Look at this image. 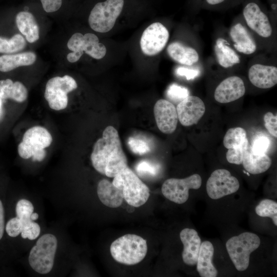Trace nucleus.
Instances as JSON below:
<instances>
[{"label":"nucleus","mask_w":277,"mask_h":277,"mask_svg":"<svg viewBox=\"0 0 277 277\" xmlns=\"http://www.w3.org/2000/svg\"><path fill=\"white\" fill-rule=\"evenodd\" d=\"M90 159L98 172L109 177H115L128 167L118 132L113 126H107L95 143Z\"/></svg>","instance_id":"1"},{"label":"nucleus","mask_w":277,"mask_h":277,"mask_svg":"<svg viewBox=\"0 0 277 277\" xmlns=\"http://www.w3.org/2000/svg\"><path fill=\"white\" fill-rule=\"evenodd\" d=\"M111 254L119 263L133 265L141 262L147 252L146 241L134 234L123 235L111 244Z\"/></svg>","instance_id":"2"},{"label":"nucleus","mask_w":277,"mask_h":277,"mask_svg":"<svg viewBox=\"0 0 277 277\" xmlns=\"http://www.w3.org/2000/svg\"><path fill=\"white\" fill-rule=\"evenodd\" d=\"M52 137L45 128L36 126L26 131L17 147L18 155L24 159L32 157L33 161L41 162L46 156L45 148L52 143Z\"/></svg>","instance_id":"3"},{"label":"nucleus","mask_w":277,"mask_h":277,"mask_svg":"<svg viewBox=\"0 0 277 277\" xmlns=\"http://www.w3.org/2000/svg\"><path fill=\"white\" fill-rule=\"evenodd\" d=\"M112 183L122 189L124 199L134 207L144 205L150 195L149 189L128 167L115 177Z\"/></svg>","instance_id":"4"},{"label":"nucleus","mask_w":277,"mask_h":277,"mask_svg":"<svg viewBox=\"0 0 277 277\" xmlns=\"http://www.w3.org/2000/svg\"><path fill=\"white\" fill-rule=\"evenodd\" d=\"M260 245V239L256 234L246 232L230 238L226 243V247L236 269L243 271L249 266L251 253Z\"/></svg>","instance_id":"5"},{"label":"nucleus","mask_w":277,"mask_h":277,"mask_svg":"<svg viewBox=\"0 0 277 277\" xmlns=\"http://www.w3.org/2000/svg\"><path fill=\"white\" fill-rule=\"evenodd\" d=\"M57 246V240L53 234L41 236L30 251L28 261L31 267L39 274L50 272L54 265Z\"/></svg>","instance_id":"6"},{"label":"nucleus","mask_w":277,"mask_h":277,"mask_svg":"<svg viewBox=\"0 0 277 277\" xmlns=\"http://www.w3.org/2000/svg\"><path fill=\"white\" fill-rule=\"evenodd\" d=\"M124 3V0H106L97 3L88 18L91 28L101 33L111 30L122 11Z\"/></svg>","instance_id":"7"},{"label":"nucleus","mask_w":277,"mask_h":277,"mask_svg":"<svg viewBox=\"0 0 277 277\" xmlns=\"http://www.w3.org/2000/svg\"><path fill=\"white\" fill-rule=\"evenodd\" d=\"M67 47L72 51L67 55V59L70 63L78 61L84 51L97 60L102 58L106 53V47L99 42L96 35L90 33L84 35L80 33L73 34L68 41Z\"/></svg>","instance_id":"8"},{"label":"nucleus","mask_w":277,"mask_h":277,"mask_svg":"<svg viewBox=\"0 0 277 277\" xmlns=\"http://www.w3.org/2000/svg\"><path fill=\"white\" fill-rule=\"evenodd\" d=\"M77 87L75 80L68 75L53 77L46 84L44 97L51 109L63 110L68 105V94Z\"/></svg>","instance_id":"9"},{"label":"nucleus","mask_w":277,"mask_h":277,"mask_svg":"<svg viewBox=\"0 0 277 277\" xmlns=\"http://www.w3.org/2000/svg\"><path fill=\"white\" fill-rule=\"evenodd\" d=\"M201 185L202 179L198 174H194L184 179L171 178L166 180L163 184L162 192L170 201L181 204L187 201L189 189H197Z\"/></svg>","instance_id":"10"},{"label":"nucleus","mask_w":277,"mask_h":277,"mask_svg":"<svg viewBox=\"0 0 277 277\" xmlns=\"http://www.w3.org/2000/svg\"><path fill=\"white\" fill-rule=\"evenodd\" d=\"M240 187L238 180L224 169L214 170L206 183V191L210 198L217 200L236 192Z\"/></svg>","instance_id":"11"},{"label":"nucleus","mask_w":277,"mask_h":277,"mask_svg":"<svg viewBox=\"0 0 277 277\" xmlns=\"http://www.w3.org/2000/svg\"><path fill=\"white\" fill-rule=\"evenodd\" d=\"M169 37L168 30L162 24L152 23L144 31L141 38L143 53L148 56L160 53L166 45Z\"/></svg>","instance_id":"12"},{"label":"nucleus","mask_w":277,"mask_h":277,"mask_svg":"<svg viewBox=\"0 0 277 277\" xmlns=\"http://www.w3.org/2000/svg\"><path fill=\"white\" fill-rule=\"evenodd\" d=\"M176 109L181 124L190 126L196 124L203 117L205 106L200 97L189 95L177 104Z\"/></svg>","instance_id":"13"},{"label":"nucleus","mask_w":277,"mask_h":277,"mask_svg":"<svg viewBox=\"0 0 277 277\" xmlns=\"http://www.w3.org/2000/svg\"><path fill=\"white\" fill-rule=\"evenodd\" d=\"M153 112L157 126L161 132L170 134L175 130L179 120L176 108L171 102L164 99L158 100Z\"/></svg>","instance_id":"14"},{"label":"nucleus","mask_w":277,"mask_h":277,"mask_svg":"<svg viewBox=\"0 0 277 277\" xmlns=\"http://www.w3.org/2000/svg\"><path fill=\"white\" fill-rule=\"evenodd\" d=\"M243 15L247 25L260 36L268 37L272 29L267 16L254 2L248 3L243 9Z\"/></svg>","instance_id":"15"},{"label":"nucleus","mask_w":277,"mask_h":277,"mask_svg":"<svg viewBox=\"0 0 277 277\" xmlns=\"http://www.w3.org/2000/svg\"><path fill=\"white\" fill-rule=\"evenodd\" d=\"M243 81L239 76H232L223 80L216 88L214 97L220 103H228L242 97L245 93Z\"/></svg>","instance_id":"16"},{"label":"nucleus","mask_w":277,"mask_h":277,"mask_svg":"<svg viewBox=\"0 0 277 277\" xmlns=\"http://www.w3.org/2000/svg\"><path fill=\"white\" fill-rule=\"evenodd\" d=\"M183 244L182 259L184 263L189 266L196 264L200 251L201 240L197 231L190 228H185L180 233Z\"/></svg>","instance_id":"17"},{"label":"nucleus","mask_w":277,"mask_h":277,"mask_svg":"<svg viewBox=\"0 0 277 277\" xmlns=\"http://www.w3.org/2000/svg\"><path fill=\"white\" fill-rule=\"evenodd\" d=\"M248 77L255 87L270 88L277 83V68L274 66L256 64L249 68Z\"/></svg>","instance_id":"18"},{"label":"nucleus","mask_w":277,"mask_h":277,"mask_svg":"<svg viewBox=\"0 0 277 277\" xmlns=\"http://www.w3.org/2000/svg\"><path fill=\"white\" fill-rule=\"evenodd\" d=\"M97 194L101 202L110 208L120 206L124 200L122 189L106 179L101 180L97 187Z\"/></svg>","instance_id":"19"},{"label":"nucleus","mask_w":277,"mask_h":277,"mask_svg":"<svg viewBox=\"0 0 277 277\" xmlns=\"http://www.w3.org/2000/svg\"><path fill=\"white\" fill-rule=\"evenodd\" d=\"M271 163V159L266 153H253L249 144L244 150L242 164L245 169L251 174H258L265 172L270 168Z\"/></svg>","instance_id":"20"},{"label":"nucleus","mask_w":277,"mask_h":277,"mask_svg":"<svg viewBox=\"0 0 277 277\" xmlns=\"http://www.w3.org/2000/svg\"><path fill=\"white\" fill-rule=\"evenodd\" d=\"M230 36L238 51L245 54H250L255 51L256 45L254 39L241 23L236 24L231 28Z\"/></svg>","instance_id":"21"},{"label":"nucleus","mask_w":277,"mask_h":277,"mask_svg":"<svg viewBox=\"0 0 277 277\" xmlns=\"http://www.w3.org/2000/svg\"><path fill=\"white\" fill-rule=\"evenodd\" d=\"M214 247L209 241H204L201 247L196 261V270L202 277H215L217 271L212 264Z\"/></svg>","instance_id":"22"},{"label":"nucleus","mask_w":277,"mask_h":277,"mask_svg":"<svg viewBox=\"0 0 277 277\" xmlns=\"http://www.w3.org/2000/svg\"><path fill=\"white\" fill-rule=\"evenodd\" d=\"M17 28L30 43L36 42L39 38V29L33 15L27 11L18 13L15 17Z\"/></svg>","instance_id":"23"},{"label":"nucleus","mask_w":277,"mask_h":277,"mask_svg":"<svg viewBox=\"0 0 277 277\" xmlns=\"http://www.w3.org/2000/svg\"><path fill=\"white\" fill-rule=\"evenodd\" d=\"M167 51L171 58L182 65L191 66L199 59V54L194 49L178 42L169 44Z\"/></svg>","instance_id":"24"},{"label":"nucleus","mask_w":277,"mask_h":277,"mask_svg":"<svg viewBox=\"0 0 277 277\" xmlns=\"http://www.w3.org/2000/svg\"><path fill=\"white\" fill-rule=\"evenodd\" d=\"M36 59L35 53L31 51L3 55L0 56V71L9 72L20 66L31 65Z\"/></svg>","instance_id":"25"},{"label":"nucleus","mask_w":277,"mask_h":277,"mask_svg":"<svg viewBox=\"0 0 277 277\" xmlns=\"http://www.w3.org/2000/svg\"><path fill=\"white\" fill-rule=\"evenodd\" d=\"M27 96V89L21 82L13 83L10 79L0 80V97L2 99H11L22 103Z\"/></svg>","instance_id":"26"},{"label":"nucleus","mask_w":277,"mask_h":277,"mask_svg":"<svg viewBox=\"0 0 277 277\" xmlns=\"http://www.w3.org/2000/svg\"><path fill=\"white\" fill-rule=\"evenodd\" d=\"M223 38H218L214 50L219 64L224 68H229L240 62L237 53L226 44Z\"/></svg>","instance_id":"27"},{"label":"nucleus","mask_w":277,"mask_h":277,"mask_svg":"<svg viewBox=\"0 0 277 277\" xmlns=\"http://www.w3.org/2000/svg\"><path fill=\"white\" fill-rule=\"evenodd\" d=\"M248 144L245 130L240 127L229 129L223 139L224 146L228 149L246 147Z\"/></svg>","instance_id":"28"},{"label":"nucleus","mask_w":277,"mask_h":277,"mask_svg":"<svg viewBox=\"0 0 277 277\" xmlns=\"http://www.w3.org/2000/svg\"><path fill=\"white\" fill-rule=\"evenodd\" d=\"M33 210L34 207L30 201L26 199H21L17 202L15 212L16 216L22 223V231L36 223L31 219V215L33 212Z\"/></svg>","instance_id":"29"},{"label":"nucleus","mask_w":277,"mask_h":277,"mask_svg":"<svg viewBox=\"0 0 277 277\" xmlns=\"http://www.w3.org/2000/svg\"><path fill=\"white\" fill-rule=\"evenodd\" d=\"M26 42L23 36L19 34L14 35L8 39L0 36V53L11 54L23 50Z\"/></svg>","instance_id":"30"},{"label":"nucleus","mask_w":277,"mask_h":277,"mask_svg":"<svg viewBox=\"0 0 277 277\" xmlns=\"http://www.w3.org/2000/svg\"><path fill=\"white\" fill-rule=\"evenodd\" d=\"M256 213L261 217L272 219L274 225H277V203L273 200L265 199L261 201L255 209Z\"/></svg>","instance_id":"31"},{"label":"nucleus","mask_w":277,"mask_h":277,"mask_svg":"<svg viewBox=\"0 0 277 277\" xmlns=\"http://www.w3.org/2000/svg\"><path fill=\"white\" fill-rule=\"evenodd\" d=\"M166 94L170 101L179 103L189 95V91L184 86L177 84H172L168 87Z\"/></svg>","instance_id":"32"},{"label":"nucleus","mask_w":277,"mask_h":277,"mask_svg":"<svg viewBox=\"0 0 277 277\" xmlns=\"http://www.w3.org/2000/svg\"><path fill=\"white\" fill-rule=\"evenodd\" d=\"M270 145L269 138L264 135L255 137L252 145H250L252 151L255 154L266 153Z\"/></svg>","instance_id":"33"},{"label":"nucleus","mask_w":277,"mask_h":277,"mask_svg":"<svg viewBox=\"0 0 277 277\" xmlns=\"http://www.w3.org/2000/svg\"><path fill=\"white\" fill-rule=\"evenodd\" d=\"M128 144L132 151L140 155L145 154L150 150L148 144L139 138L130 137Z\"/></svg>","instance_id":"34"},{"label":"nucleus","mask_w":277,"mask_h":277,"mask_svg":"<svg viewBox=\"0 0 277 277\" xmlns=\"http://www.w3.org/2000/svg\"><path fill=\"white\" fill-rule=\"evenodd\" d=\"M7 234L11 237L17 236L22 231L23 227L19 219L16 216L9 220L5 227Z\"/></svg>","instance_id":"35"},{"label":"nucleus","mask_w":277,"mask_h":277,"mask_svg":"<svg viewBox=\"0 0 277 277\" xmlns=\"http://www.w3.org/2000/svg\"><path fill=\"white\" fill-rule=\"evenodd\" d=\"M247 146L238 148L228 149L226 154L227 161L231 164L236 165L242 164L243 162V151Z\"/></svg>","instance_id":"36"},{"label":"nucleus","mask_w":277,"mask_h":277,"mask_svg":"<svg viewBox=\"0 0 277 277\" xmlns=\"http://www.w3.org/2000/svg\"><path fill=\"white\" fill-rule=\"evenodd\" d=\"M265 128L270 134L277 137V116L272 112H267L264 116Z\"/></svg>","instance_id":"37"},{"label":"nucleus","mask_w":277,"mask_h":277,"mask_svg":"<svg viewBox=\"0 0 277 277\" xmlns=\"http://www.w3.org/2000/svg\"><path fill=\"white\" fill-rule=\"evenodd\" d=\"M136 170L138 173L141 174L154 175L157 173V168L155 165L148 161H142L137 164Z\"/></svg>","instance_id":"38"},{"label":"nucleus","mask_w":277,"mask_h":277,"mask_svg":"<svg viewBox=\"0 0 277 277\" xmlns=\"http://www.w3.org/2000/svg\"><path fill=\"white\" fill-rule=\"evenodd\" d=\"M44 10L48 13L57 11L62 5V0H40Z\"/></svg>","instance_id":"39"},{"label":"nucleus","mask_w":277,"mask_h":277,"mask_svg":"<svg viewBox=\"0 0 277 277\" xmlns=\"http://www.w3.org/2000/svg\"><path fill=\"white\" fill-rule=\"evenodd\" d=\"M176 74L181 76H184L187 80H193L199 74V71L195 69L185 67H178L175 70Z\"/></svg>","instance_id":"40"},{"label":"nucleus","mask_w":277,"mask_h":277,"mask_svg":"<svg viewBox=\"0 0 277 277\" xmlns=\"http://www.w3.org/2000/svg\"><path fill=\"white\" fill-rule=\"evenodd\" d=\"M5 230L4 209L3 203L0 200V240L3 238Z\"/></svg>","instance_id":"41"},{"label":"nucleus","mask_w":277,"mask_h":277,"mask_svg":"<svg viewBox=\"0 0 277 277\" xmlns=\"http://www.w3.org/2000/svg\"><path fill=\"white\" fill-rule=\"evenodd\" d=\"M225 0H206L207 3L211 5H215L222 3Z\"/></svg>","instance_id":"42"},{"label":"nucleus","mask_w":277,"mask_h":277,"mask_svg":"<svg viewBox=\"0 0 277 277\" xmlns=\"http://www.w3.org/2000/svg\"><path fill=\"white\" fill-rule=\"evenodd\" d=\"M38 217V214L36 212L35 213L33 212L31 215V219L33 221L37 220Z\"/></svg>","instance_id":"43"},{"label":"nucleus","mask_w":277,"mask_h":277,"mask_svg":"<svg viewBox=\"0 0 277 277\" xmlns=\"http://www.w3.org/2000/svg\"><path fill=\"white\" fill-rule=\"evenodd\" d=\"M2 98L0 97V115L2 113Z\"/></svg>","instance_id":"44"}]
</instances>
